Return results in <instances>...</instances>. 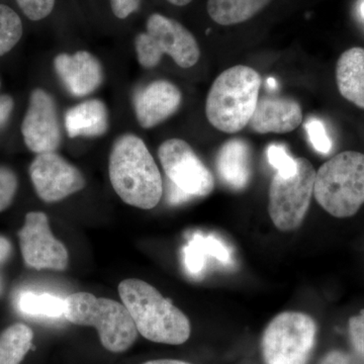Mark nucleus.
<instances>
[{"label":"nucleus","instance_id":"7ed1b4c3","mask_svg":"<svg viewBox=\"0 0 364 364\" xmlns=\"http://www.w3.org/2000/svg\"><path fill=\"white\" fill-rule=\"evenodd\" d=\"M260 85V75L251 67L236 65L222 72L208 93V121L223 133L243 130L255 111Z\"/></svg>","mask_w":364,"mask_h":364},{"label":"nucleus","instance_id":"a878e982","mask_svg":"<svg viewBox=\"0 0 364 364\" xmlns=\"http://www.w3.org/2000/svg\"><path fill=\"white\" fill-rule=\"evenodd\" d=\"M18 186V177L13 170L0 166V213L13 203Z\"/></svg>","mask_w":364,"mask_h":364},{"label":"nucleus","instance_id":"a211bd4d","mask_svg":"<svg viewBox=\"0 0 364 364\" xmlns=\"http://www.w3.org/2000/svg\"><path fill=\"white\" fill-rule=\"evenodd\" d=\"M340 95L364 109V49L353 47L342 53L336 65Z\"/></svg>","mask_w":364,"mask_h":364},{"label":"nucleus","instance_id":"dca6fc26","mask_svg":"<svg viewBox=\"0 0 364 364\" xmlns=\"http://www.w3.org/2000/svg\"><path fill=\"white\" fill-rule=\"evenodd\" d=\"M251 148L242 139H231L218 153L217 171L228 188L242 191L248 186L252 174Z\"/></svg>","mask_w":364,"mask_h":364},{"label":"nucleus","instance_id":"20e7f679","mask_svg":"<svg viewBox=\"0 0 364 364\" xmlns=\"http://www.w3.org/2000/svg\"><path fill=\"white\" fill-rule=\"evenodd\" d=\"M314 196L335 218L352 217L364 203V154L345 151L316 172Z\"/></svg>","mask_w":364,"mask_h":364},{"label":"nucleus","instance_id":"72a5a7b5","mask_svg":"<svg viewBox=\"0 0 364 364\" xmlns=\"http://www.w3.org/2000/svg\"><path fill=\"white\" fill-rule=\"evenodd\" d=\"M167 1L170 2L171 4H173V6H188V4H191L193 0H167Z\"/></svg>","mask_w":364,"mask_h":364},{"label":"nucleus","instance_id":"6ab92c4d","mask_svg":"<svg viewBox=\"0 0 364 364\" xmlns=\"http://www.w3.org/2000/svg\"><path fill=\"white\" fill-rule=\"evenodd\" d=\"M210 258L220 261L224 265L232 263L231 252L224 242L210 235L196 234L184 248L183 259L186 269L191 274H200Z\"/></svg>","mask_w":364,"mask_h":364},{"label":"nucleus","instance_id":"9b49d317","mask_svg":"<svg viewBox=\"0 0 364 364\" xmlns=\"http://www.w3.org/2000/svg\"><path fill=\"white\" fill-rule=\"evenodd\" d=\"M31 181L46 203H56L85 188L82 172L56 152L37 154L31 163Z\"/></svg>","mask_w":364,"mask_h":364},{"label":"nucleus","instance_id":"5701e85b","mask_svg":"<svg viewBox=\"0 0 364 364\" xmlns=\"http://www.w3.org/2000/svg\"><path fill=\"white\" fill-rule=\"evenodd\" d=\"M23 23L11 7L0 4V56L7 54L20 42Z\"/></svg>","mask_w":364,"mask_h":364},{"label":"nucleus","instance_id":"1a4fd4ad","mask_svg":"<svg viewBox=\"0 0 364 364\" xmlns=\"http://www.w3.org/2000/svg\"><path fill=\"white\" fill-rule=\"evenodd\" d=\"M158 157L170 181L169 186L183 193L189 200L212 193L215 179L212 172L181 139H169L159 146Z\"/></svg>","mask_w":364,"mask_h":364},{"label":"nucleus","instance_id":"cd10ccee","mask_svg":"<svg viewBox=\"0 0 364 364\" xmlns=\"http://www.w3.org/2000/svg\"><path fill=\"white\" fill-rule=\"evenodd\" d=\"M349 339L358 358L364 359V311L349 318Z\"/></svg>","mask_w":364,"mask_h":364},{"label":"nucleus","instance_id":"4468645a","mask_svg":"<svg viewBox=\"0 0 364 364\" xmlns=\"http://www.w3.org/2000/svg\"><path fill=\"white\" fill-rule=\"evenodd\" d=\"M181 90L167 80H156L136 91L134 109L144 129L154 128L176 114L181 107Z\"/></svg>","mask_w":364,"mask_h":364},{"label":"nucleus","instance_id":"f8f14e48","mask_svg":"<svg viewBox=\"0 0 364 364\" xmlns=\"http://www.w3.org/2000/svg\"><path fill=\"white\" fill-rule=\"evenodd\" d=\"M21 134L28 150L37 154L56 152L62 142L61 126L54 98L42 88L31 93Z\"/></svg>","mask_w":364,"mask_h":364},{"label":"nucleus","instance_id":"f3484780","mask_svg":"<svg viewBox=\"0 0 364 364\" xmlns=\"http://www.w3.org/2000/svg\"><path fill=\"white\" fill-rule=\"evenodd\" d=\"M65 128L70 138H95L109 130V112L102 100L93 98L71 107L65 114Z\"/></svg>","mask_w":364,"mask_h":364},{"label":"nucleus","instance_id":"2f4dec72","mask_svg":"<svg viewBox=\"0 0 364 364\" xmlns=\"http://www.w3.org/2000/svg\"><path fill=\"white\" fill-rule=\"evenodd\" d=\"M14 102L11 95H0V130L9 122L14 111Z\"/></svg>","mask_w":364,"mask_h":364},{"label":"nucleus","instance_id":"412c9836","mask_svg":"<svg viewBox=\"0 0 364 364\" xmlns=\"http://www.w3.org/2000/svg\"><path fill=\"white\" fill-rule=\"evenodd\" d=\"M33 332L28 326L16 323L0 334V364H21L32 348Z\"/></svg>","mask_w":364,"mask_h":364},{"label":"nucleus","instance_id":"4be33fe9","mask_svg":"<svg viewBox=\"0 0 364 364\" xmlns=\"http://www.w3.org/2000/svg\"><path fill=\"white\" fill-rule=\"evenodd\" d=\"M23 314L35 317L60 318L64 316L65 301L50 294L23 293L18 301Z\"/></svg>","mask_w":364,"mask_h":364},{"label":"nucleus","instance_id":"c85d7f7f","mask_svg":"<svg viewBox=\"0 0 364 364\" xmlns=\"http://www.w3.org/2000/svg\"><path fill=\"white\" fill-rule=\"evenodd\" d=\"M141 0H111L112 11L119 20H124L138 11Z\"/></svg>","mask_w":364,"mask_h":364},{"label":"nucleus","instance_id":"aec40b11","mask_svg":"<svg viewBox=\"0 0 364 364\" xmlns=\"http://www.w3.org/2000/svg\"><path fill=\"white\" fill-rule=\"evenodd\" d=\"M272 0H208V13L215 23L233 26L250 20Z\"/></svg>","mask_w":364,"mask_h":364},{"label":"nucleus","instance_id":"423d86ee","mask_svg":"<svg viewBox=\"0 0 364 364\" xmlns=\"http://www.w3.org/2000/svg\"><path fill=\"white\" fill-rule=\"evenodd\" d=\"M135 47L139 63L146 69L156 67L164 55L184 69L195 66L200 57L195 36L178 21L160 14H151L147 32L136 36Z\"/></svg>","mask_w":364,"mask_h":364},{"label":"nucleus","instance_id":"39448f33","mask_svg":"<svg viewBox=\"0 0 364 364\" xmlns=\"http://www.w3.org/2000/svg\"><path fill=\"white\" fill-rule=\"evenodd\" d=\"M64 301V317L72 324L95 328L107 350L121 353L135 343L138 331L124 304L83 291L70 294Z\"/></svg>","mask_w":364,"mask_h":364},{"label":"nucleus","instance_id":"c756f323","mask_svg":"<svg viewBox=\"0 0 364 364\" xmlns=\"http://www.w3.org/2000/svg\"><path fill=\"white\" fill-rule=\"evenodd\" d=\"M318 364H364V359L344 351L334 350L326 354Z\"/></svg>","mask_w":364,"mask_h":364},{"label":"nucleus","instance_id":"ddd939ff","mask_svg":"<svg viewBox=\"0 0 364 364\" xmlns=\"http://www.w3.org/2000/svg\"><path fill=\"white\" fill-rule=\"evenodd\" d=\"M57 75L67 91L76 97L95 92L104 81V68L97 57L87 51L57 55L54 59Z\"/></svg>","mask_w":364,"mask_h":364},{"label":"nucleus","instance_id":"b1692460","mask_svg":"<svg viewBox=\"0 0 364 364\" xmlns=\"http://www.w3.org/2000/svg\"><path fill=\"white\" fill-rule=\"evenodd\" d=\"M267 159L273 168L277 169V174L282 177L294 176L298 167L296 159H294L287 153L286 147L279 144H272L267 151Z\"/></svg>","mask_w":364,"mask_h":364},{"label":"nucleus","instance_id":"bb28decb","mask_svg":"<svg viewBox=\"0 0 364 364\" xmlns=\"http://www.w3.org/2000/svg\"><path fill=\"white\" fill-rule=\"evenodd\" d=\"M56 0H16L26 18L37 21L47 18L54 9Z\"/></svg>","mask_w":364,"mask_h":364},{"label":"nucleus","instance_id":"393cba45","mask_svg":"<svg viewBox=\"0 0 364 364\" xmlns=\"http://www.w3.org/2000/svg\"><path fill=\"white\" fill-rule=\"evenodd\" d=\"M305 128L314 149L320 154H329L332 150V142L326 131L325 124L320 119L314 117L306 122Z\"/></svg>","mask_w":364,"mask_h":364},{"label":"nucleus","instance_id":"f03ea898","mask_svg":"<svg viewBox=\"0 0 364 364\" xmlns=\"http://www.w3.org/2000/svg\"><path fill=\"white\" fill-rule=\"evenodd\" d=\"M119 294L144 338L169 345L188 341L191 333L188 318L154 287L140 279H124L119 284Z\"/></svg>","mask_w":364,"mask_h":364},{"label":"nucleus","instance_id":"c9c22d12","mask_svg":"<svg viewBox=\"0 0 364 364\" xmlns=\"http://www.w3.org/2000/svg\"><path fill=\"white\" fill-rule=\"evenodd\" d=\"M361 14H363V16L364 18V1L363 6H361Z\"/></svg>","mask_w":364,"mask_h":364},{"label":"nucleus","instance_id":"f257e3e1","mask_svg":"<svg viewBox=\"0 0 364 364\" xmlns=\"http://www.w3.org/2000/svg\"><path fill=\"white\" fill-rule=\"evenodd\" d=\"M109 173L112 188L127 205L151 210L161 200V173L140 136L124 134L114 141Z\"/></svg>","mask_w":364,"mask_h":364},{"label":"nucleus","instance_id":"0eeeda50","mask_svg":"<svg viewBox=\"0 0 364 364\" xmlns=\"http://www.w3.org/2000/svg\"><path fill=\"white\" fill-rule=\"evenodd\" d=\"M317 338V325L305 313H280L270 321L261 339L267 364H308Z\"/></svg>","mask_w":364,"mask_h":364},{"label":"nucleus","instance_id":"6e6552de","mask_svg":"<svg viewBox=\"0 0 364 364\" xmlns=\"http://www.w3.org/2000/svg\"><path fill=\"white\" fill-rule=\"evenodd\" d=\"M296 173L289 177L275 174L268 193V214L277 229L294 231L305 220L315 186L316 170L306 158L296 159Z\"/></svg>","mask_w":364,"mask_h":364},{"label":"nucleus","instance_id":"e433bc0d","mask_svg":"<svg viewBox=\"0 0 364 364\" xmlns=\"http://www.w3.org/2000/svg\"><path fill=\"white\" fill-rule=\"evenodd\" d=\"M0 85H1V83H0Z\"/></svg>","mask_w":364,"mask_h":364},{"label":"nucleus","instance_id":"2eb2a0df","mask_svg":"<svg viewBox=\"0 0 364 364\" xmlns=\"http://www.w3.org/2000/svg\"><path fill=\"white\" fill-rule=\"evenodd\" d=\"M303 121L301 105L291 98L258 100L249 124L258 134H286L296 130Z\"/></svg>","mask_w":364,"mask_h":364},{"label":"nucleus","instance_id":"9d476101","mask_svg":"<svg viewBox=\"0 0 364 364\" xmlns=\"http://www.w3.org/2000/svg\"><path fill=\"white\" fill-rule=\"evenodd\" d=\"M18 239L26 267L56 272H63L68 267V251L61 241L55 238L49 218L44 213L30 212L26 215Z\"/></svg>","mask_w":364,"mask_h":364},{"label":"nucleus","instance_id":"f704fd0d","mask_svg":"<svg viewBox=\"0 0 364 364\" xmlns=\"http://www.w3.org/2000/svg\"><path fill=\"white\" fill-rule=\"evenodd\" d=\"M267 85L270 90H277V79L269 77L267 79Z\"/></svg>","mask_w":364,"mask_h":364},{"label":"nucleus","instance_id":"473e14b6","mask_svg":"<svg viewBox=\"0 0 364 364\" xmlns=\"http://www.w3.org/2000/svg\"><path fill=\"white\" fill-rule=\"evenodd\" d=\"M143 364H191L186 361L176 360V359H156V360L148 361Z\"/></svg>","mask_w":364,"mask_h":364},{"label":"nucleus","instance_id":"7c9ffc66","mask_svg":"<svg viewBox=\"0 0 364 364\" xmlns=\"http://www.w3.org/2000/svg\"><path fill=\"white\" fill-rule=\"evenodd\" d=\"M11 254H13V245L11 241L6 237L0 235V296L4 291V279L1 270L11 257Z\"/></svg>","mask_w":364,"mask_h":364}]
</instances>
